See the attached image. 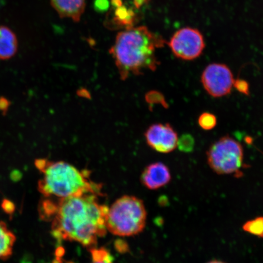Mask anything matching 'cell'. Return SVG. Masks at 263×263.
I'll return each mask as SVG.
<instances>
[{
  "label": "cell",
  "instance_id": "6da1fadb",
  "mask_svg": "<svg viewBox=\"0 0 263 263\" xmlns=\"http://www.w3.org/2000/svg\"><path fill=\"white\" fill-rule=\"evenodd\" d=\"M96 194L59 199L51 219L52 233L61 241L80 243L95 248L99 238L107 232L108 207L100 203Z\"/></svg>",
  "mask_w": 263,
  "mask_h": 263
},
{
  "label": "cell",
  "instance_id": "7a4b0ae2",
  "mask_svg": "<svg viewBox=\"0 0 263 263\" xmlns=\"http://www.w3.org/2000/svg\"><path fill=\"white\" fill-rule=\"evenodd\" d=\"M165 43L162 36L146 26H133L118 33L110 53L121 79L156 70L159 65L156 50L163 47Z\"/></svg>",
  "mask_w": 263,
  "mask_h": 263
},
{
  "label": "cell",
  "instance_id": "3957f363",
  "mask_svg": "<svg viewBox=\"0 0 263 263\" xmlns=\"http://www.w3.org/2000/svg\"><path fill=\"white\" fill-rule=\"evenodd\" d=\"M35 165L44 175L39 181L38 189L45 197L62 199L89 193L102 195V185L90 179L87 170H80L63 161L44 159L36 160Z\"/></svg>",
  "mask_w": 263,
  "mask_h": 263
},
{
  "label": "cell",
  "instance_id": "277c9868",
  "mask_svg": "<svg viewBox=\"0 0 263 263\" xmlns=\"http://www.w3.org/2000/svg\"><path fill=\"white\" fill-rule=\"evenodd\" d=\"M147 212L142 200L136 196H124L108 208L106 227L118 236H133L145 228Z\"/></svg>",
  "mask_w": 263,
  "mask_h": 263
},
{
  "label": "cell",
  "instance_id": "5b68a950",
  "mask_svg": "<svg viewBox=\"0 0 263 263\" xmlns=\"http://www.w3.org/2000/svg\"><path fill=\"white\" fill-rule=\"evenodd\" d=\"M207 162L214 172L220 175L239 177L244 164V150L241 143L230 136L214 143L206 152Z\"/></svg>",
  "mask_w": 263,
  "mask_h": 263
},
{
  "label": "cell",
  "instance_id": "8992f818",
  "mask_svg": "<svg viewBox=\"0 0 263 263\" xmlns=\"http://www.w3.org/2000/svg\"><path fill=\"white\" fill-rule=\"evenodd\" d=\"M173 53L183 61H193L202 54L205 42L202 33L197 29L186 27L179 29L168 43Z\"/></svg>",
  "mask_w": 263,
  "mask_h": 263
},
{
  "label": "cell",
  "instance_id": "52a82bcc",
  "mask_svg": "<svg viewBox=\"0 0 263 263\" xmlns=\"http://www.w3.org/2000/svg\"><path fill=\"white\" fill-rule=\"evenodd\" d=\"M234 81L231 70L223 64L209 65L201 76L203 88L213 98H221L230 93Z\"/></svg>",
  "mask_w": 263,
  "mask_h": 263
},
{
  "label": "cell",
  "instance_id": "ba28073f",
  "mask_svg": "<svg viewBox=\"0 0 263 263\" xmlns=\"http://www.w3.org/2000/svg\"><path fill=\"white\" fill-rule=\"evenodd\" d=\"M146 142L154 151L160 153L173 152L177 147L178 135L169 124L151 125L145 133Z\"/></svg>",
  "mask_w": 263,
  "mask_h": 263
},
{
  "label": "cell",
  "instance_id": "9c48e42d",
  "mask_svg": "<svg viewBox=\"0 0 263 263\" xmlns=\"http://www.w3.org/2000/svg\"><path fill=\"white\" fill-rule=\"evenodd\" d=\"M172 180V174L165 164L162 162L151 163L141 174V181L143 185L151 190H159L168 184Z\"/></svg>",
  "mask_w": 263,
  "mask_h": 263
},
{
  "label": "cell",
  "instance_id": "30bf717a",
  "mask_svg": "<svg viewBox=\"0 0 263 263\" xmlns=\"http://www.w3.org/2000/svg\"><path fill=\"white\" fill-rule=\"evenodd\" d=\"M51 3L61 17L78 22L85 11L86 0H51Z\"/></svg>",
  "mask_w": 263,
  "mask_h": 263
},
{
  "label": "cell",
  "instance_id": "8fae6325",
  "mask_svg": "<svg viewBox=\"0 0 263 263\" xmlns=\"http://www.w3.org/2000/svg\"><path fill=\"white\" fill-rule=\"evenodd\" d=\"M18 50L17 38L11 29L0 26V60L12 58Z\"/></svg>",
  "mask_w": 263,
  "mask_h": 263
},
{
  "label": "cell",
  "instance_id": "7c38bea8",
  "mask_svg": "<svg viewBox=\"0 0 263 263\" xmlns=\"http://www.w3.org/2000/svg\"><path fill=\"white\" fill-rule=\"evenodd\" d=\"M15 236L10 231L5 222L0 221V259H8L12 254Z\"/></svg>",
  "mask_w": 263,
  "mask_h": 263
},
{
  "label": "cell",
  "instance_id": "4fadbf2b",
  "mask_svg": "<svg viewBox=\"0 0 263 263\" xmlns=\"http://www.w3.org/2000/svg\"><path fill=\"white\" fill-rule=\"evenodd\" d=\"M134 14L130 10L126 7H122V5L117 7L115 13L114 21L118 25L126 27V29L133 27V22Z\"/></svg>",
  "mask_w": 263,
  "mask_h": 263
},
{
  "label": "cell",
  "instance_id": "5bb4252c",
  "mask_svg": "<svg viewBox=\"0 0 263 263\" xmlns=\"http://www.w3.org/2000/svg\"><path fill=\"white\" fill-rule=\"evenodd\" d=\"M242 229L249 234L263 238V216L247 221L243 224Z\"/></svg>",
  "mask_w": 263,
  "mask_h": 263
},
{
  "label": "cell",
  "instance_id": "9a60e30c",
  "mask_svg": "<svg viewBox=\"0 0 263 263\" xmlns=\"http://www.w3.org/2000/svg\"><path fill=\"white\" fill-rule=\"evenodd\" d=\"M198 124L203 130H212L216 126V117L215 115L211 113H203L199 117Z\"/></svg>",
  "mask_w": 263,
  "mask_h": 263
},
{
  "label": "cell",
  "instance_id": "2e32d148",
  "mask_svg": "<svg viewBox=\"0 0 263 263\" xmlns=\"http://www.w3.org/2000/svg\"><path fill=\"white\" fill-rule=\"evenodd\" d=\"M93 261H104L113 263V257L107 250L104 248H91L90 250Z\"/></svg>",
  "mask_w": 263,
  "mask_h": 263
},
{
  "label": "cell",
  "instance_id": "e0dca14e",
  "mask_svg": "<svg viewBox=\"0 0 263 263\" xmlns=\"http://www.w3.org/2000/svg\"><path fill=\"white\" fill-rule=\"evenodd\" d=\"M195 146V140L190 134H184L178 139L177 147L184 153H190Z\"/></svg>",
  "mask_w": 263,
  "mask_h": 263
},
{
  "label": "cell",
  "instance_id": "ac0fdd59",
  "mask_svg": "<svg viewBox=\"0 0 263 263\" xmlns=\"http://www.w3.org/2000/svg\"><path fill=\"white\" fill-rule=\"evenodd\" d=\"M233 87L237 90L239 93L249 96L250 93L249 84L248 82L242 79H238L234 81Z\"/></svg>",
  "mask_w": 263,
  "mask_h": 263
},
{
  "label": "cell",
  "instance_id": "d6986e66",
  "mask_svg": "<svg viewBox=\"0 0 263 263\" xmlns=\"http://www.w3.org/2000/svg\"><path fill=\"white\" fill-rule=\"evenodd\" d=\"M2 208L4 212L9 215H13L15 210L14 203L8 199H4L2 203Z\"/></svg>",
  "mask_w": 263,
  "mask_h": 263
},
{
  "label": "cell",
  "instance_id": "ffe728a7",
  "mask_svg": "<svg viewBox=\"0 0 263 263\" xmlns=\"http://www.w3.org/2000/svg\"><path fill=\"white\" fill-rule=\"evenodd\" d=\"M9 102L5 98H0V110L5 111L8 110Z\"/></svg>",
  "mask_w": 263,
  "mask_h": 263
},
{
  "label": "cell",
  "instance_id": "44dd1931",
  "mask_svg": "<svg viewBox=\"0 0 263 263\" xmlns=\"http://www.w3.org/2000/svg\"><path fill=\"white\" fill-rule=\"evenodd\" d=\"M206 263H226L221 260H218V259H213V260L210 261Z\"/></svg>",
  "mask_w": 263,
  "mask_h": 263
},
{
  "label": "cell",
  "instance_id": "7402d4cb",
  "mask_svg": "<svg viewBox=\"0 0 263 263\" xmlns=\"http://www.w3.org/2000/svg\"><path fill=\"white\" fill-rule=\"evenodd\" d=\"M93 263H110V262H104V261H93Z\"/></svg>",
  "mask_w": 263,
  "mask_h": 263
}]
</instances>
